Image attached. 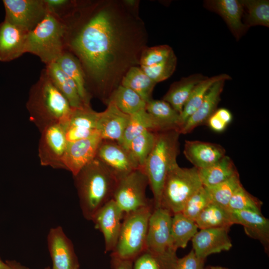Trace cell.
Listing matches in <instances>:
<instances>
[{
  "mask_svg": "<svg viewBox=\"0 0 269 269\" xmlns=\"http://www.w3.org/2000/svg\"><path fill=\"white\" fill-rule=\"evenodd\" d=\"M147 178L140 168L118 180L113 199L125 214L148 205L146 197Z\"/></svg>",
  "mask_w": 269,
  "mask_h": 269,
  "instance_id": "ba28073f",
  "label": "cell"
},
{
  "mask_svg": "<svg viewBox=\"0 0 269 269\" xmlns=\"http://www.w3.org/2000/svg\"><path fill=\"white\" fill-rule=\"evenodd\" d=\"M221 145L199 140H186L183 150L186 159L198 169L214 164L225 154Z\"/></svg>",
  "mask_w": 269,
  "mask_h": 269,
  "instance_id": "44dd1931",
  "label": "cell"
},
{
  "mask_svg": "<svg viewBox=\"0 0 269 269\" xmlns=\"http://www.w3.org/2000/svg\"><path fill=\"white\" fill-rule=\"evenodd\" d=\"M145 131L162 132L159 125L144 108L130 115L129 121L119 144L127 149L132 139Z\"/></svg>",
  "mask_w": 269,
  "mask_h": 269,
  "instance_id": "83f0119b",
  "label": "cell"
},
{
  "mask_svg": "<svg viewBox=\"0 0 269 269\" xmlns=\"http://www.w3.org/2000/svg\"></svg>",
  "mask_w": 269,
  "mask_h": 269,
  "instance_id": "f5cc1de1",
  "label": "cell"
},
{
  "mask_svg": "<svg viewBox=\"0 0 269 269\" xmlns=\"http://www.w3.org/2000/svg\"><path fill=\"white\" fill-rule=\"evenodd\" d=\"M156 133L150 131L143 132L132 139L126 149L132 159L140 169L143 167L153 147Z\"/></svg>",
  "mask_w": 269,
  "mask_h": 269,
  "instance_id": "e575fe53",
  "label": "cell"
},
{
  "mask_svg": "<svg viewBox=\"0 0 269 269\" xmlns=\"http://www.w3.org/2000/svg\"><path fill=\"white\" fill-rule=\"evenodd\" d=\"M180 134L176 130L156 132L153 147L141 169L153 194L154 208L160 207L166 177L171 168L177 163Z\"/></svg>",
  "mask_w": 269,
  "mask_h": 269,
  "instance_id": "277c9868",
  "label": "cell"
},
{
  "mask_svg": "<svg viewBox=\"0 0 269 269\" xmlns=\"http://www.w3.org/2000/svg\"><path fill=\"white\" fill-rule=\"evenodd\" d=\"M202 186L197 168H182L177 163L166 177L160 207L172 215L181 212L187 200Z\"/></svg>",
  "mask_w": 269,
  "mask_h": 269,
  "instance_id": "52a82bcc",
  "label": "cell"
},
{
  "mask_svg": "<svg viewBox=\"0 0 269 269\" xmlns=\"http://www.w3.org/2000/svg\"><path fill=\"white\" fill-rule=\"evenodd\" d=\"M38 152L40 164L63 169L62 159L68 142L63 124L49 126L40 132Z\"/></svg>",
  "mask_w": 269,
  "mask_h": 269,
  "instance_id": "8fae6325",
  "label": "cell"
},
{
  "mask_svg": "<svg viewBox=\"0 0 269 269\" xmlns=\"http://www.w3.org/2000/svg\"><path fill=\"white\" fill-rule=\"evenodd\" d=\"M67 33L66 22L47 12L42 21L28 32L25 52L38 56L46 65L56 62L67 50Z\"/></svg>",
  "mask_w": 269,
  "mask_h": 269,
  "instance_id": "5b68a950",
  "label": "cell"
},
{
  "mask_svg": "<svg viewBox=\"0 0 269 269\" xmlns=\"http://www.w3.org/2000/svg\"><path fill=\"white\" fill-rule=\"evenodd\" d=\"M129 119V115L122 112L113 102L109 101L107 109L99 112L97 129L102 139L120 143Z\"/></svg>",
  "mask_w": 269,
  "mask_h": 269,
  "instance_id": "d6986e66",
  "label": "cell"
},
{
  "mask_svg": "<svg viewBox=\"0 0 269 269\" xmlns=\"http://www.w3.org/2000/svg\"><path fill=\"white\" fill-rule=\"evenodd\" d=\"M8 268V266L6 261L3 262L0 257V269H7Z\"/></svg>",
  "mask_w": 269,
  "mask_h": 269,
  "instance_id": "681fc988",
  "label": "cell"
},
{
  "mask_svg": "<svg viewBox=\"0 0 269 269\" xmlns=\"http://www.w3.org/2000/svg\"><path fill=\"white\" fill-rule=\"evenodd\" d=\"M195 222L200 229L229 228L235 221L230 210L214 203H211L198 215Z\"/></svg>",
  "mask_w": 269,
  "mask_h": 269,
  "instance_id": "f1b7e54d",
  "label": "cell"
},
{
  "mask_svg": "<svg viewBox=\"0 0 269 269\" xmlns=\"http://www.w3.org/2000/svg\"><path fill=\"white\" fill-rule=\"evenodd\" d=\"M235 224L243 226L247 235L257 240L265 251H269V220L262 213L252 211H230Z\"/></svg>",
  "mask_w": 269,
  "mask_h": 269,
  "instance_id": "603a6c76",
  "label": "cell"
},
{
  "mask_svg": "<svg viewBox=\"0 0 269 269\" xmlns=\"http://www.w3.org/2000/svg\"><path fill=\"white\" fill-rule=\"evenodd\" d=\"M198 171L202 184L205 187L218 184L238 173L232 159L226 155L212 165L199 169Z\"/></svg>",
  "mask_w": 269,
  "mask_h": 269,
  "instance_id": "f546056e",
  "label": "cell"
},
{
  "mask_svg": "<svg viewBox=\"0 0 269 269\" xmlns=\"http://www.w3.org/2000/svg\"><path fill=\"white\" fill-rule=\"evenodd\" d=\"M96 158L111 170L118 180L139 168L128 150L115 141L102 139Z\"/></svg>",
  "mask_w": 269,
  "mask_h": 269,
  "instance_id": "4fadbf2b",
  "label": "cell"
},
{
  "mask_svg": "<svg viewBox=\"0 0 269 269\" xmlns=\"http://www.w3.org/2000/svg\"><path fill=\"white\" fill-rule=\"evenodd\" d=\"M205 260L199 258L192 250L184 257L177 259L174 269H205Z\"/></svg>",
  "mask_w": 269,
  "mask_h": 269,
  "instance_id": "ee69618b",
  "label": "cell"
},
{
  "mask_svg": "<svg viewBox=\"0 0 269 269\" xmlns=\"http://www.w3.org/2000/svg\"><path fill=\"white\" fill-rule=\"evenodd\" d=\"M6 21L29 32L47 13L44 0H3Z\"/></svg>",
  "mask_w": 269,
  "mask_h": 269,
  "instance_id": "30bf717a",
  "label": "cell"
},
{
  "mask_svg": "<svg viewBox=\"0 0 269 269\" xmlns=\"http://www.w3.org/2000/svg\"><path fill=\"white\" fill-rule=\"evenodd\" d=\"M99 112L90 105L72 109L71 115L63 125L68 143L86 138L99 133L98 122Z\"/></svg>",
  "mask_w": 269,
  "mask_h": 269,
  "instance_id": "2e32d148",
  "label": "cell"
},
{
  "mask_svg": "<svg viewBox=\"0 0 269 269\" xmlns=\"http://www.w3.org/2000/svg\"><path fill=\"white\" fill-rule=\"evenodd\" d=\"M102 140L99 133L90 137L68 142L62 159L63 169L73 176L96 158Z\"/></svg>",
  "mask_w": 269,
  "mask_h": 269,
  "instance_id": "5bb4252c",
  "label": "cell"
},
{
  "mask_svg": "<svg viewBox=\"0 0 269 269\" xmlns=\"http://www.w3.org/2000/svg\"><path fill=\"white\" fill-rule=\"evenodd\" d=\"M225 81H218L211 86L200 106L180 128L179 131L180 134H188L196 127L207 122L217 109Z\"/></svg>",
  "mask_w": 269,
  "mask_h": 269,
  "instance_id": "7402d4cb",
  "label": "cell"
},
{
  "mask_svg": "<svg viewBox=\"0 0 269 269\" xmlns=\"http://www.w3.org/2000/svg\"><path fill=\"white\" fill-rule=\"evenodd\" d=\"M191 239L193 250L200 258L205 260L210 255L229 251L232 247L228 235L229 228L200 229Z\"/></svg>",
  "mask_w": 269,
  "mask_h": 269,
  "instance_id": "e0dca14e",
  "label": "cell"
},
{
  "mask_svg": "<svg viewBox=\"0 0 269 269\" xmlns=\"http://www.w3.org/2000/svg\"><path fill=\"white\" fill-rule=\"evenodd\" d=\"M125 214L112 199L101 207L91 221L95 228L103 235L105 252L115 249L121 229Z\"/></svg>",
  "mask_w": 269,
  "mask_h": 269,
  "instance_id": "7c38bea8",
  "label": "cell"
},
{
  "mask_svg": "<svg viewBox=\"0 0 269 269\" xmlns=\"http://www.w3.org/2000/svg\"><path fill=\"white\" fill-rule=\"evenodd\" d=\"M123 113L132 115L145 108L146 102L132 89L120 85L114 91L110 98Z\"/></svg>",
  "mask_w": 269,
  "mask_h": 269,
  "instance_id": "d590c367",
  "label": "cell"
},
{
  "mask_svg": "<svg viewBox=\"0 0 269 269\" xmlns=\"http://www.w3.org/2000/svg\"><path fill=\"white\" fill-rule=\"evenodd\" d=\"M177 58L174 53L165 60L149 67H140L156 84L169 78L174 72Z\"/></svg>",
  "mask_w": 269,
  "mask_h": 269,
  "instance_id": "60d3db41",
  "label": "cell"
},
{
  "mask_svg": "<svg viewBox=\"0 0 269 269\" xmlns=\"http://www.w3.org/2000/svg\"><path fill=\"white\" fill-rule=\"evenodd\" d=\"M231 77L228 74L223 73L211 77H207L198 83L193 89L180 115L179 131L189 117L200 106L211 86L218 81H227L231 80Z\"/></svg>",
  "mask_w": 269,
  "mask_h": 269,
  "instance_id": "4316f807",
  "label": "cell"
},
{
  "mask_svg": "<svg viewBox=\"0 0 269 269\" xmlns=\"http://www.w3.org/2000/svg\"><path fill=\"white\" fill-rule=\"evenodd\" d=\"M56 63L63 72L74 81L84 105H90V94L86 88L85 74L79 59L66 50Z\"/></svg>",
  "mask_w": 269,
  "mask_h": 269,
  "instance_id": "cb8c5ba5",
  "label": "cell"
},
{
  "mask_svg": "<svg viewBox=\"0 0 269 269\" xmlns=\"http://www.w3.org/2000/svg\"><path fill=\"white\" fill-rule=\"evenodd\" d=\"M207 77L200 73L191 74L173 83L163 99L180 115L196 85Z\"/></svg>",
  "mask_w": 269,
  "mask_h": 269,
  "instance_id": "d4e9b609",
  "label": "cell"
},
{
  "mask_svg": "<svg viewBox=\"0 0 269 269\" xmlns=\"http://www.w3.org/2000/svg\"><path fill=\"white\" fill-rule=\"evenodd\" d=\"M203 6L222 18L236 40L248 31L243 23L244 9L240 0H206Z\"/></svg>",
  "mask_w": 269,
  "mask_h": 269,
  "instance_id": "ac0fdd59",
  "label": "cell"
},
{
  "mask_svg": "<svg viewBox=\"0 0 269 269\" xmlns=\"http://www.w3.org/2000/svg\"><path fill=\"white\" fill-rule=\"evenodd\" d=\"M198 229L195 221L187 218L182 213L173 214L171 219V233L175 249L185 248L198 232Z\"/></svg>",
  "mask_w": 269,
  "mask_h": 269,
  "instance_id": "d6a6232c",
  "label": "cell"
},
{
  "mask_svg": "<svg viewBox=\"0 0 269 269\" xmlns=\"http://www.w3.org/2000/svg\"><path fill=\"white\" fill-rule=\"evenodd\" d=\"M45 70L53 84L66 98L72 109L88 106L83 103L74 81L63 72L56 62L46 65Z\"/></svg>",
  "mask_w": 269,
  "mask_h": 269,
  "instance_id": "484cf974",
  "label": "cell"
},
{
  "mask_svg": "<svg viewBox=\"0 0 269 269\" xmlns=\"http://www.w3.org/2000/svg\"><path fill=\"white\" fill-rule=\"evenodd\" d=\"M244 9L245 26H263L269 27V0H240Z\"/></svg>",
  "mask_w": 269,
  "mask_h": 269,
  "instance_id": "836d02e7",
  "label": "cell"
},
{
  "mask_svg": "<svg viewBox=\"0 0 269 269\" xmlns=\"http://www.w3.org/2000/svg\"><path fill=\"white\" fill-rule=\"evenodd\" d=\"M262 202L249 193L241 185L232 196L228 204L230 211L247 210L261 212Z\"/></svg>",
  "mask_w": 269,
  "mask_h": 269,
  "instance_id": "f35d334b",
  "label": "cell"
},
{
  "mask_svg": "<svg viewBox=\"0 0 269 269\" xmlns=\"http://www.w3.org/2000/svg\"><path fill=\"white\" fill-rule=\"evenodd\" d=\"M172 216L165 208H153L148 222L146 250L157 255L176 254L171 233Z\"/></svg>",
  "mask_w": 269,
  "mask_h": 269,
  "instance_id": "9c48e42d",
  "label": "cell"
},
{
  "mask_svg": "<svg viewBox=\"0 0 269 269\" xmlns=\"http://www.w3.org/2000/svg\"><path fill=\"white\" fill-rule=\"evenodd\" d=\"M214 113L227 126L232 121L233 115L231 112L227 109L221 108L216 109Z\"/></svg>",
  "mask_w": 269,
  "mask_h": 269,
  "instance_id": "7dc6e473",
  "label": "cell"
},
{
  "mask_svg": "<svg viewBox=\"0 0 269 269\" xmlns=\"http://www.w3.org/2000/svg\"><path fill=\"white\" fill-rule=\"evenodd\" d=\"M242 185L239 174L237 173L227 180L215 185L205 187L212 203L227 209L234 192Z\"/></svg>",
  "mask_w": 269,
  "mask_h": 269,
  "instance_id": "74e56055",
  "label": "cell"
},
{
  "mask_svg": "<svg viewBox=\"0 0 269 269\" xmlns=\"http://www.w3.org/2000/svg\"><path fill=\"white\" fill-rule=\"evenodd\" d=\"M84 14L65 21L66 48L79 59L85 74L99 83L115 60L119 33L109 11L93 10Z\"/></svg>",
  "mask_w": 269,
  "mask_h": 269,
  "instance_id": "6da1fadb",
  "label": "cell"
},
{
  "mask_svg": "<svg viewBox=\"0 0 269 269\" xmlns=\"http://www.w3.org/2000/svg\"><path fill=\"white\" fill-rule=\"evenodd\" d=\"M211 203L206 188L202 186L186 202L181 212L187 218L195 221L200 213Z\"/></svg>",
  "mask_w": 269,
  "mask_h": 269,
  "instance_id": "ab89813d",
  "label": "cell"
},
{
  "mask_svg": "<svg viewBox=\"0 0 269 269\" xmlns=\"http://www.w3.org/2000/svg\"><path fill=\"white\" fill-rule=\"evenodd\" d=\"M145 109L162 131L176 130L179 132L180 114L167 102L151 99L146 103Z\"/></svg>",
  "mask_w": 269,
  "mask_h": 269,
  "instance_id": "4dcf8cb0",
  "label": "cell"
},
{
  "mask_svg": "<svg viewBox=\"0 0 269 269\" xmlns=\"http://www.w3.org/2000/svg\"><path fill=\"white\" fill-rule=\"evenodd\" d=\"M206 123L211 130L217 133L223 132L228 126L214 113L209 118Z\"/></svg>",
  "mask_w": 269,
  "mask_h": 269,
  "instance_id": "f6af8a7d",
  "label": "cell"
},
{
  "mask_svg": "<svg viewBox=\"0 0 269 269\" xmlns=\"http://www.w3.org/2000/svg\"><path fill=\"white\" fill-rule=\"evenodd\" d=\"M153 208L152 200L147 206L124 215L111 257L133 261L146 249L148 222Z\"/></svg>",
  "mask_w": 269,
  "mask_h": 269,
  "instance_id": "8992f818",
  "label": "cell"
},
{
  "mask_svg": "<svg viewBox=\"0 0 269 269\" xmlns=\"http://www.w3.org/2000/svg\"><path fill=\"white\" fill-rule=\"evenodd\" d=\"M26 107L29 120L40 132L54 124L64 125L72 111L68 100L53 84L45 69L30 89Z\"/></svg>",
  "mask_w": 269,
  "mask_h": 269,
  "instance_id": "3957f363",
  "label": "cell"
},
{
  "mask_svg": "<svg viewBox=\"0 0 269 269\" xmlns=\"http://www.w3.org/2000/svg\"><path fill=\"white\" fill-rule=\"evenodd\" d=\"M205 268V269H229L228 268L220 266H208Z\"/></svg>",
  "mask_w": 269,
  "mask_h": 269,
  "instance_id": "f907efd6",
  "label": "cell"
},
{
  "mask_svg": "<svg viewBox=\"0 0 269 269\" xmlns=\"http://www.w3.org/2000/svg\"><path fill=\"white\" fill-rule=\"evenodd\" d=\"M44 269H51V268L49 267L45 268Z\"/></svg>",
  "mask_w": 269,
  "mask_h": 269,
  "instance_id": "816d5d0a",
  "label": "cell"
},
{
  "mask_svg": "<svg viewBox=\"0 0 269 269\" xmlns=\"http://www.w3.org/2000/svg\"><path fill=\"white\" fill-rule=\"evenodd\" d=\"M73 177L82 214L86 219L91 220L95 213L113 199L118 179L96 158Z\"/></svg>",
  "mask_w": 269,
  "mask_h": 269,
  "instance_id": "7a4b0ae2",
  "label": "cell"
},
{
  "mask_svg": "<svg viewBox=\"0 0 269 269\" xmlns=\"http://www.w3.org/2000/svg\"><path fill=\"white\" fill-rule=\"evenodd\" d=\"M133 261L123 260L111 257V265L113 269H133Z\"/></svg>",
  "mask_w": 269,
  "mask_h": 269,
  "instance_id": "bcb514c9",
  "label": "cell"
},
{
  "mask_svg": "<svg viewBox=\"0 0 269 269\" xmlns=\"http://www.w3.org/2000/svg\"><path fill=\"white\" fill-rule=\"evenodd\" d=\"M47 244L52 262L51 269H79L73 245L61 227L50 229L47 235Z\"/></svg>",
  "mask_w": 269,
  "mask_h": 269,
  "instance_id": "9a60e30c",
  "label": "cell"
},
{
  "mask_svg": "<svg viewBox=\"0 0 269 269\" xmlns=\"http://www.w3.org/2000/svg\"><path fill=\"white\" fill-rule=\"evenodd\" d=\"M28 32L3 20L0 23V61L9 62L25 52Z\"/></svg>",
  "mask_w": 269,
  "mask_h": 269,
  "instance_id": "ffe728a7",
  "label": "cell"
},
{
  "mask_svg": "<svg viewBox=\"0 0 269 269\" xmlns=\"http://www.w3.org/2000/svg\"><path fill=\"white\" fill-rule=\"evenodd\" d=\"M174 53L171 47L167 45L148 48L142 53L140 59V67H149L161 62Z\"/></svg>",
  "mask_w": 269,
  "mask_h": 269,
  "instance_id": "b9f144b4",
  "label": "cell"
},
{
  "mask_svg": "<svg viewBox=\"0 0 269 269\" xmlns=\"http://www.w3.org/2000/svg\"><path fill=\"white\" fill-rule=\"evenodd\" d=\"M156 83L140 67H132L124 76L122 86L136 93L146 103L151 99V94Z\"/></svg>",
  "mask_w": 269,
  "mask_h": 269,
  "instance_id": "1f68e13d",
  "label": "cell"
},
{
  "mask_svg": "<svg viewBox=\"0 0 269 269\" xmlns=\"http://www.w3.org/2000/svg\"><path fill=\"white\" fill-rule=\"evenodd\" d=\"M8 268L7 269H28L25 266H22L20 263L15 261H6Z\"/></svg>",
  "mask_w": 269,
  "mask_h": 269,
  "instance_id": "c3c4849f",
  "label": "cell"
},
{
  "mask_svg": "<svg viewBox=\"0 0 269 269\" xmlns=\"http://www.w3.org/2000/svg\"><path fill=\"white\" fill-rule=\"evenodd\" d=\"M176 254L157 255L145 249L132 262L133 269H174Z\"/></svg>",
  "mask_w": 269,
  "mask_h": 269,
  "instance_id": "8d00e7d4",
  "label": "cell"
},
{
  "mask_svg": "<svg viewBox=\"0 0 269 269\" xmlns=\"http://www.w3.org/2000/svg\"><path fill=\"white\" fill-rule=\"evenodd\" d=\"M47 12L65 21L75 12L74 2L68 0H44Z\"/></svg>",
  "mask_w": 269,
  "mask_h": 269,
  "instance_id": "7bdbcfd3",
  "label": "cell"
}]
</instances>
